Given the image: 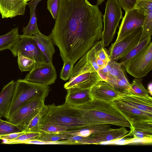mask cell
Wrapping results in <instances>:
<instances>
[{"label":"cell","instance_id":"9","mask_svg":"<svg viewBox=\"0 0 152 152\" xmlns=\"http://www.w3.org/2000/svg\"><path fill=\"white\" fill-rule=\"evenodd\" d=\"M10 50L14 57L20 54L35 61L37 66L46 62L44 55L32 36L21 35L19 40Z\"/></svg>","mask_w":152,"mask_h":152},{"label":"cell","instance_id":"34","mask_svg":"<svg viewBox=\"0 0 152 152\" xmlns=\"http://www.w3.org/2000/svg\"><path fill=\"white\" fill-rule=\"evenodd\" d=\"M108 83L123 93H127L131 88L130 83L126 76L120 79H116Z\"/></svg>","mask_w":152,"mask_h":152},{"label":"cell","instance_id":"41","mask_svg":"<svg viewBox=\"0 0 152 152\" xmlns=\"http://www.w3.org/2000/svg\"><path fill=\"white\" fill-rule=\"evenodd\" d=\"M121 8L125 11L133 8L137 0H117Z\"/></svg>","mask_w":152,"mask_h":152},{"label":"cell","instance_id":"36","mask_svg":"<svg viewBox=\"0 0 152 152\" xmlns=\"http://www.w3.org/2000/svg\"><path fill=\"white\" fill-rule=\"evenodd\" d=\"M63 62V66L60 72V77L62 80L66 81L70 78L72 75L74 64L68 60Z\"/></svg>","mask_w":152,"mask_h":152},{"label":"cell","instance_id":"18","mask_svg":"<svg viewBox=\"0 0 152 152\" xmlns=\"http://www.w3.org/2000/svg\"><path fill=\"white\" fill-rule=\"evenodd\" d=\"M134 8L141 11L145 16L141 41L152 35V0H137Z\"/></svg>","mask_w":152,"mask_h":152},{"label":"cell","instance_id":"28","mask_svg":"<svg viewBox=\"0 0 152 152\" xmlns=\"http://www.w3.org/2000/svg\"><path fill=\"white\" fill-rule=\"evenodd\" d=\"M151 37H149L141 41L138 45L127 54L120 60L119 62L122 66L124 67L126 63L131 58L143 50L151 42Z\"/></svg>","mask_w":152,"mask_h":152},{"label":"cell","instance_id":"20","mask_svg":"<svg viewBox=\"0 0 152 152\" xmlns=\"http://www.w3.org/2000/svg\"><path fill=\"white\" fill-rule=\"evenodd\" d=\"M90 89L71 88L66 89L65 103L75 107L87 103L92 100Z\"/></svg>","mask_w":152,"mask_h":152},{"label":"cell","instance_id":"11","mask_svg":"<svg viewBox=\"0 0 152 152\" xmlns=\"http://www.w3.org/2000/svg\"><path fill=\"white\" fill-rule=\"evenodd\" d=\"M125 12L114 43L120 42L137 29L142 27L144 24L145 16L140 11L133 8Z\"/></svg>","mask_w":152,"mask_h":152},{"label":"cell","instance_id":"14","mask_svg":"<svg viewBox=\"0 0 152 152\" xmlns=\"http://www.w3.org/2000/svg\"><path fill=\"white\" fill-rule=\"evenodd\" d=\"M90 93L92 99L112 102L118 99L122 93L108 82L101 80L90 88Z\"/></svg>","mask_w":152,"mask_h":152},{"label":"cell","instance_id":"4","mask_svg":"<svg viewBox=\"0 0 152 152\" xmlns=\"http://www.w3.org/2000/svg\"><path fill=\"white\" fill-rule=\"evenodd\" d=\"M49 87L19 79L15 87L7 120L21 107L37 98L45 99L50 91Z\"/></svg>","mask_w":152,"mask_h":152},{"label":"cell","instance_id":"5","mask_svg":"<svg viewBox=\"0 0 152 152\" xmlns=\"http://www.w3.org/2000/svg\"><path fill=\"white\" fill-rule=\"evenodd\" d=\"M101 80H103L88 60L86 53L73 66L69 80L64 88L66 89L71 88L90 89Z\"/></svg>","mask_w":152,"mask_h":152},{"label":"cell","instance_id":"13","mask_svg":"<svg viewBox=\"0 0 152 152\" xmlns=\"http://www.w3.org/2000/svg\"><path fill=\"white\" fill-rule=\"evenodd\" d=\"M129 131L125 127L113 129L92 134L87 137H83L80 144H101L102 143L118 140L126 136Z\"/></svg>","mask_w":152,"mask_h":152},{"label":"cell","instance_id":"6","mask_svg":"<svg viewBox=\"0 0 152 152\" xmlns=\"http://www.w3.org/2000/svg\"><path fill=\"white\" fill-rule=\"evenodd\" d=\"M103 15L104 28L101 39L105 47L112 42L122 17L121 7L117 0H107Z\"/></svg>","mask_w":152,"mask_h":152},{"label":"cell","instance_id":"24","mask_svg":"<svg viewBox=\"0 0 152 152\" xmlns=\"http://www.w3.org/2000/svg\"><path fill=\"white\" fill-rule=\"evenodd\" d=\"M126 136L133 138L152 140V121H142L132 124Z\"/></svg>","mask_w":152,"mask_h":152},{"label":"cell","instance_id":"12","mask_svg":"<svg viewBox=\"0 0 152 152\" xmlns=\"http://www.w3.org/2000/svg\"><path fill=\"white\" fill-rule=\"evenodd\" d=\"M57 76L53 63L46 62L37 66L24 79L30 82L48 86L54 83Z\"/></svg>","mask_w":152,"mask_h":152},{"label":"cell","instance_id":"3","mask_svg":"<svg viewBox=\"0 0 152 152\" xmlns=\"http://www.w3.org/2000/svg\"><path fill=\"white\" fill-rule=\"evenodd\" d=\"M47 106L48 112L43 117L40 125L56 124L66 127L67 130H71L89 124L84 120L76 107L65 103L58 106L54 103Z\"/></svg>","mask_w":152,"mask_h":152},{"label":"cell","instance_id":"21","mask_svg":"<svg viewBox=\"0 0 152 152\" xmlns=\"http://www.w3.org/2000/svg\"><path fill=\"white\" fill-rule=\"evenodd\" d=\"M32 37L44 55L46 62L52 63L53 56L55 52V50L50 35L46 36L40 32L33 35Z\"/></svg>","mask_w":152,"mask_h":152},{"label":"cell","instance_id":"2","mask_svg":"<svg viewBox=\"0 0 152 152\" xmlns=\"http://www.w3.org/2000/svg\"><path fill=\"white\" fill-rule=\"evenodd\" d=\"M89 124H106L130 128L127 119L113 102L93 99L76 107Z\"/></svg>","mask_w":152,"mask_h":152},{"label":"cell","instance_id":"26","mask_svg":"<svg viewBox=\"0 0 152 152\" xmlns=\"http://www.w3.org/2000/svg\"><path fill=\"white\" fill-rule=\"evenodd\" d=\"M21 35L16 27L5 34L0 36V51L10 50L20 39Z\"/></svg>","mask_w":152,"mask_h":152},{"label":"cell","instance_id":"19","mask_svg":"<svg viewBox=\"0 0 152 152\" xmlns=\"http://www.w3.org/2000/svg\"><path fill=\"white\" fill-rule=\"evenodd\" d=\"M122 102L140 110L152 113V98L122 93L117 99Z\"/></svg>","mask_w":152,"mask_h":152},{"label":"cell","instance_id":"16","mask_svg":"<svg viewBox=\"0 0 152 152\" xmlns=\"http://www.w3.org/2000/svg\"><path fill=\"white\" fill-rule=\"evenodd\" d=\"M113 102L127 119L130 125L142 121H152V113L132 107L116 99Z\"/></svg>","mask_w":152,"mask_h":152},{"label":"cell","instance_id":"37","mask_svg":"<svg viewBox=\"0 0 152 152\" xmlns=\"http://www.w3.org/2000/svg\"><path fill=\"white\" fill-rule=\"evenodd\" d=\"M42 0H33L27 3L30 10V18L28 24L31 25H37L36 17V8L38 4Z\"/></svg>","mask_w":152,"mask_h":152},{"label":"cell","instance_id":"31","mask_svg":"<svg viewBox=\"0 0 152 152\" xmlns=\"http://www.w3.org/2000/svg\"><path fill=\"white\" fill-rule=\"evenodd\" d=\"M18 62L19 68L21 72L32 71L37 66L36 62L34 60L18 54Z\"/></svg>","mask_w":152,"mask_h":152},{"label":"cell","instance_id":"29","mask_svg":"<svg viewBox=\"0 0 152 152\" xmlns=\"http://www.w3.org/2000/svg\"><path fill=\"white\" fill-rule=\"evenodd\" d=\"M142 81L141 78L134 79L130 83L131 88L130 90L126 94L144 97L149 96V92L143 86Z\"/></svg>","mask_w":152,"mask_h":152},{"label":"cell","instance_id":"25","mask_svg":"<svg viewBox=\"0 0 152 152\" xmlns=\"http://www.w3.org/2000/svg\"><path fill=\"white\" fill-rule=\"evenodd\" d=\"M111 128L109 124H89L81 128L71 130H67L60 133L69 136L78 135L87 137L94 133H98L110 129Z\"/></svg>","mask_w":152,"mask_h":152},{"label":"cell","instance_id":"38","mask_svg":"<svg viewBox=\"0 0 152 152\" xmlns=\"http://www.w3.org/2000/svg\"><path fill=\"white\" fill-rule=\"evenodd\" d=\"M69 141L67 140L55 142L42 141L38 140H34L25 141L22 144H34L39 145H71Z\"/></svg>","mask_w":152,"mask_h":152},{"label":"cell","instance_id":"43","mask_svg":"<svg viewBox=\"0 0 152 152\" xmlns=\"http://www.w3.org/2000/svg\"><path fill=\"white\" fill-rule=\"evenodd\" d=\"M148 90L149 93L152 95V83H149L148 86Z\"/></svg>","mask_w":152,"mask_h":152},{"label":"cell","instance_id":"1","mask_svg":"<svg viewBox=\"0 0 152 152\" xmlns=\"http://www.w3.org/2000/svg\"><path fill=\"white\" fill-rule=\"evenodd\" d=\"M103 15L88 0H59L50 35L63 61L74 64L101 39Z\"/></svg>","mask_w":152,"mask_h":152},{"label":"cell","instance_id":"40","mask_svg":"<svg viewBox=\"0 0 152 152\" xmlns=\"http://www.w3.org/2000/svg\"><path fill=\"white\" fill-rule=\"evenodd\" d=\"M22 31L23 33L22 35L28 36H31L40 32L37 25H31L29 24L26 26L23 27Z\"/></svg>","mask_w":152,"mask_h":152},{"label":"cell","instance_id":"35","mask_svg":"<svg viewBox=\"0 0 152 152\" xmlns=\"http://www.w3.org/2000/svg\"><path fill=\"white\" fill-rule=\"evenodd\" d=\"M40 131L48 133H60L67 130V128L64 126L58 125L46 124L41 125Z\"/></svg>","mask_w":152,"mask_h":152},{"label":"cell","instance_id":"8","mask_svg":"<svg viewBox=\"0 0 152 152\" xmlns=\"http://www.w3.org/2000/svg\"><path fill=\"white\" fill-rule=\"evenodd\" d=\"M44 100V99L37 98L29 101L19 108L7 120L24 131L45 104Z\"/></svg>","mask_w":152,"mask_h":152},{"label":"cell","instance_id":"42","mask_svg":"<svg viewBox=\"0 0 152 152\" xmlns=\"http://www.w3.org/2000/svg\"><path fill=\"white\" fill-rule=\"evenodd\" d=\"M24 131L12 133L8 134L0 135V140L6 139L12 140L15 139L18 136L25 133Z\"/></svg>","mask_w":152,"mask_h":152},{"label":"cell","instance_id":"45","mask_svg":"<svg viewBox=\"0 0 152 152\" xmlns=\"http://www.w3.org/2000/svg\"><path fill=\"white\" fill-rule=\"evenodd\" d=\"M32 0H27V1H32Z\"/></svg>","mask_w":152,"mask_h":152},{"label":"cell","instance_id":"30","mask_svg":"<svg viewBox=\"0 0 152 152\" xmlns=\"http://www.w3.org/2000/svg\"><path fill=\"white\" fill-rule=\"evenodd\" d=\"M41 132H25L15 139L12 140H2V143L6 144H22L25 141L37 140Z\"/></svg>","mask_w":152,"mask_h":152},{"label":"cell","instance_id":"32","mask_svg":"<svg viewBox=\"0 0 152 152\" xmlns=\"http://www.w3.org/2000/svg\"><path fill=\"white\" fill-rule=\"evenodd\" d=\"M40 132V134L37 140L42 141L55 142L61 140H67L70 137L61 133H48L41 132Z\"/></svg>","mask_w":152,"mask_h":152},{"label":"cell","instance_id":"15","mask_svg":"<svg viewBox=\"0 0 152 152\" xmlns=\"http://www.w3.org/2000/svg\"><path fill=\"white\" fill-rule=\"evenodd\" d=\"M86 54L88 60L98 72L110 60L107 51L101 40L96 43Z\"/></svg>","mask_w":152,"mask_h":152},{"label":"cell","instance_id":"27","mask_svg":"<svg viewBox=\"0 0 152 152\" xmlns=\"http://www.w3.org/2000/svg\"><path fill=\"white\" fill-rule=\"evenodd\" d=\"M48 110L47 106L44 104L38 113L30 121L24 132H40L39 129L41 122Z\"/></svg>","mask_w":152,"mask_h":152},{"label":"cell","instance_id":"39","mask_svg":"<svg viewBox=\"0 0 152 152\" xmlns=\"http://www.w3.org/2000/svg\"><path fill=\"white\" fill-rule=\"evenodd\" d=\"M59 1V0H48L47 1V8L55 20L57 15Z\"/></svg>","mask_w":152,"mask_h":152},{"label":"cell","instance_id":"33","mask_svg":"<svg viewBox=\"0 0 152 152\" xmlns=\"http://www.w3.org/2000/svg\"><path fill=\"white\" fill-rule=\"evenodd\" d=\"M21 132L22 131L15 125L7 120L0 118V135Z\"/></svg>","mask_w":152,"mask_h":152},{"label":"cell","instance_id":"22","mask_svg":"<svg viewBox=\"0 0 152 152\" xmlns=\"http://www.w3.org/2000/svg\"><path fill=\"white\" fill-rule=\"evenodd\" d=\"M122 66L116 61L110 60L107 65L98 73L103 80L108 82L126 76Z\"/></svg>","mask_w":152,"mask_h":152},{"label":"cell","instance_id":"17","mask_svg":"<svg viewBox=\"0 0 152 152\" xmlns=\"http://www.w3.org/2000/svg\"><path fill=\"white\" fill-rule=\"evenodd\" d=\"M27 2V0H0V13L2 18L23 15Z\"/></svg>","mask_w":152,"mask_h":152},{"label":"cell","instance_id":"10","mask_svg":"<svg viewBox=\"0 0 152 152\" xmlns=\"http://www.w3.org/2000/svg\"><path fill=\"white\" fill-rule=\"evenodd\" d=\"M142 27L133 32L120 42L112 44L107 51L110 60H120L136 46L141 41Z\"/></svg>","mask_w":152,"mask_h":152},{"label":"cell","instance_id":"44","mask_svg":"<svg viewBox=\"0 0 152 152\" xmlns=\"http://www.w3.org/2000/svg\"><path fill=\"white\" fill-rule=\"evenodd\" d=\"M105 0H97V5L99 6V5L101 4Z\"/></svg>","mask_w":152,"mask_h":152},{"label":"cell","instance_id":"23","mask_svg":"<svg viewBox=\"0 0 152 152\" xmlns=\"http://www.w3.org/2000/svg\"><path fill=\"white\" fill-rule=\"evenodd\" d=\"M15 82L12 80L3 87L0 93V118H7L15 90Z\"/></svg>","mask_w":152,"mask_h":152},{"label":"cell","instance_id":"7","mask_svg":"<svg viewBox=\"0 0 152 152\" xmlns=\"http://www.w3.org/2000/svg\"><path fill=\"white\" fill-rule=\"evenodd\" d=\"M124 67L127 72L135 78H142L146 76L152 69V42L130 59Z\"/></svg>","mask_w":152,"mask_h":152}]
</instances>
